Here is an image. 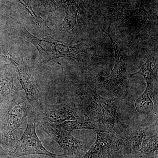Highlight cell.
I'll list each match as a JSON object with an SVG mask.
<instances>
[{
  "instance_id": "e0dca14e",
  "label": "cell",
  "mask_w": 158,
  "mask_h": 158,
  "mask_svg": "<svg viewBox=\"0 0 158 158\" xmlns=\"http://www.w3.org/2000/svg\"><path fill=\"white\" fill-rule=\"evenodd\" d=\"M44 6H48L50 8L56 9V4L55 0H41Z\"/></svg>"
},
{
  "instance_id": "9a60e30c",
  "label": "cell",
  "mask_w": 158,
  "mask_h": 158,
  "mask_svg": "<svg viewBox=\"0 0 158 158\" xmlns=\"http://www.w3.org/2000/svg\"><path fill=\"white\" fill-rule=\"evenodd\" d=\"M158 138L155 135L145 138L142 142L138 154L142 158H155L157 157Z\"/></svg>"
},
{
  "instance_id": "8fae6325",
  "label": "cell",
  "mask_w": 158,
  "mask_h": 158,
  "mask_svg": "<svg viewBox=\"0 0 158 158\" xmlns=\"http://www.w3.org/2000/svg\"><path fill=\"white\" fill-rule=\"evenodd\" d=\"M158 88L156 85H148L146 87L144 93L137 99L135 103L136 110L138 113L144 115H149L152 112L155 104L157 101Z\"/></svg>"
},
{
  "instance_id": "3957f363",
  "label": "cell",
  "mask_w": 158,
  "mask_h": 158,
  "mask_svg": "<svg viewBox=\"0 0 158 158\" xmlns=\"http://www.w3.org/2000/svg\"><path fill=\"white\" fill-rule=\"evenodd\" d=\"M21 36L37 48L40 61L42 64L62 57H68L76 59L78 62H84L86 57V50L81 45H69L48 35L44 38H39L31 34L25 27L22 29Z\"/></svg>"
},
{
  "instance_id": "30bf717a",
  "label": "cell",
  "mask_w": 158,
  "mask_h": 158,
  "mask_svg": "<svg viewBox=\"0 0 158 158\" xmlns=\"http://www.w3.org/2000/svg\"><path fill=\"white\" fill-rule=\"evenodd\" d=\"M120 130L118 136L123 154H138L142 142L146 138V131L151 127Z\"/></svg>"
},
{
  "instance_id": "8992f818",
  "label": "cell",
  "mask_w": 158,
  "mask_h": 158,
  "mask_svg": "<svg viewBox=\"0 0 158 158\" xmlns=\"http://www.w3.org/2000/svg\"><path fill=\"white\" fill-rule=\"evenodd\" d=\"M43 130L63 151L65 158H81L88 150V145L68 132L47 122L42 123Z\"/></svg>"
},
{
  "instance_id": "9c48e42d",
  "label": "cell",
  "mask_w": 158,
  "mask_h": 158,
  "mask_svg": "<svg viewBox=\"0 0 158 158\" xmlns=\"http://www.w3.org/2000/svg\"><path fill=\"white\" fill-rule=\"evenodd\" d=\"M0 56L8 59L16 67L18 79L25 92L26 98L28 101L33 103L39 100L37 98L36 88L33 83L28 61L26 62L23 60L18 62L9 53L0 54Z\"/></svg>"
},
{
  "instance_id": "5b68a950",
  "label": "cell",
  "mask_w": 158,
  "mask_h": 158,
  "mask_svg": "<svg viewBox=\"0 0 158 158\" xmlns=\"http://www.w3.org/2000/svg\"><path fill=\"white\" fill-rule=\"evenodd\" d=\"M38 120L37 113L31 104L25 131L22 137L18 141L14 150L9 155L8 158H17L31 155H42L52 158H64L63 154L53 153L44 147L36 134V123Z\"/></svg>"
},
{
  "instance_id": "277c9868",
  "label": "cell",
  "mask_w": 158,
  "mask_h": 158,
  "mask_svg": "<svg viewBox=\"0 0 158 158\" xmlns=\"http://www.w3.org/2000/svg\"><path fill=\"white\" fill-rule=\"evenodd\" d=\"M103 32L108 35L112 41L115 51L116 62L114 68L109 76L103 77L98 74L97 80L107 90L108 97L114 98H125L128 93L129 81L130 79L127 72V58L107 31Z\"/></svg>"
},
{
  "instance_id": "d6986e66",
  "label": "cell",
  "mask_w": 158,
  "mask_h": 158,
  "mask_svg": "<svg viewBox=\"0 0 158 158\" xmlns=\"http://www.w3.org/2000/svg\"></svg>"
},
{
  "instance_id": "7c38bea8",
  "label": "cell",
  "mask_w": 158,
  "mask_h": 158,
  "mask_svg": "<svg viewBox=\"0 0 158 158\" xmlns=\"http://www.w3.org/2000/svg\"><path fill=\"white\" fill-rule=\"evenodd\" d=\"M14 79L9 67L0 71V104L11 94L19 92L14 85Z\"/></svg>"
},
{
  "instance_id": "2e32d148",
  "label": "cell",
  "mask_w": 158,
  "mask_h": 158,
  "mask_svg": "<svg viewBox=\"0 0 158 158\" xmlns=\"http://www.w3.org/2000/svg\"><path fill=\"white\" fill-rule=\"evenodd\" d=\"M55 125V124H54ZM57 127L68 132L80 129L95 130L94 125L84 119L80 120H69L60 124L55 125Z\"/></svg>"
},
{
  "instance_id": "6da1fadb",
  "label": "cell",
  "mask_w": 158,
  "mask_h": 158,
  "mask_svg": "<svg viewBox=\"0 0 158 158\" xmlns=\"http://www.w3.org/2000/svg\"><path fill=\"white\" fill-rule=\"evenodd\" d=\"M30 106L26 95L19 91L0 104V145L9 155L18 141V131L27 120Z\"/></svg>"
},
{
  "instance_id": "ba28073f",
  "label": "cell",
  "mask_w": 158,
  "mask_h": 158,
  "mask_svg": "<svg viewBox=\"0 0 158 158\" xmlns=\"http://www.w3.org/2000/svg\"><path fill=\"white\" fill-rule=\"evenodd\" d=\"M121 153V143L117 135L97 131L96 141L81 158H113Z\"/></svg>"
},
{
  "instance_id": "4fadbf2b",
  "label": "cell",
  "mask_w": 158,
  "mask_h": 158,
  "mask_svg": "<svg viewBox=\"0 0 158 158\" xmlns=\"http://www.w3.org/2000/svg\"><path fill=\"white\" fill-rule=\"evenodd\" d=\"M139 74L144 77L147 86L157 85L158 60L154 57L149 56L147 61L141 66L140 70L135 73L130 75V78L135 75Z\"/></svg>"
},
{
  "instance_id": "7a4b0ae2",
  "label": "cell",
  "mask_w": 158,
  "mask_h": 158,
  "mask_svg": "<svg viewBox=\"0 0 158 158\" xmlns=\"http://www.w3.org/2000/svg\"><path fill=\"white\" fill-rule=\"evenodd\" d=\"M81 108L85 116L83 119L92 123L97 131L118 134L117 107L114 100L105 98L87 87L80 94Z\"/></svg>"
},
{
  "instance_id": "5bb4252c",
  "label": "cell",
  "mask_w": 158,
  "mask_h": 158,
  "mask_svg": "<svg viewBox=\"0 0 158 158\" xmlns=\"http://www.w3.org/2000/svg\"><path fill=\"white\" fill-rule=\"evenodd\" d=\"M63 6L65 9V16L62 23L64 31H72L77 26L78 21V12L73 0H63Z\"/></svg>"
},
{
  "instance_id": "52a82bcc",
  "label": "cell",
  "mask_w": 158,
  "mask_h": 158,
  "mask_svg": "<svg viewBox=\"0 0 158 158\" xmlns=\"http://www.w3.org/2000/svg\"><path fill=\"white\" fill-rule=\"evenodd\" d=\"M31 104L37 113L38 120L42 119L51 124H60L66 121L83 119L67 105L45 104L40 99Z\"/></svg>"
},
{
  "instance_id": "ac0fdd59",
  "label": "cell",
  "mask_w": 158,
  "mask_h": 158,
  "mask_svg": "<svg viewBox=\"0 0 158 158\" xmlns=\"http://www.w3.org/2000/svg\"><path fill=\"white\" fill-rule=\"evenodd\" d=\"M9 154L6 152L0 145V158H8Z\"/></svg>"
}]
</instances>
